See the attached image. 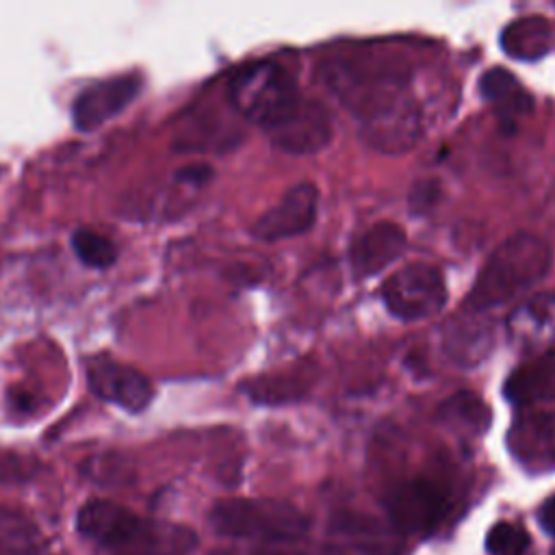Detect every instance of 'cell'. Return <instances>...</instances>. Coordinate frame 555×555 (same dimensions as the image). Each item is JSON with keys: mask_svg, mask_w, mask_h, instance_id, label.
Returning <instances> with one entry per match:
<instances>
[{"mask_svg": "<svg viewBox=\"0 0 555 555\" xmlns=\"http://www.w3.org/2000/svg\"><path fill=\"white\" fill-rule=\"evenodd\" d=\"M321 78L360 121L364 141L384 154H403L421 137V111L412 98L410 69L397 56L362 52L334 56Z\"/></svg>", "mask_w": 555, "mask_h": 555, "instance_id": "cell-1", "label": "cell"}, {"mask_svg": "<svg viewBox=\"0 0 555 555\" xmlns=\"http://www.w3.org/2000/svg\"><path fill=\"white\" fill-rule=\"evenodd\" d=\"M78 531L108 555H186L197 535L191 527L137 516L113 501H89L76 518Z\"/></svg>", "mask_w": 555, "mask_h": 555, "instance_id": "cell-2", "label": "cell"}, {"mask_svg": "<svg viewBox=\"0 0 555 555\" xmlns=\"http://www.w3.org/2000/svg\"><path fill=\"white\" fill-rule=\"evenodd\" d=\"M551 258L544 238L531 232L512 234L483 262L464 299V310L486 312L525 295L546 278Z\"/></svg>", "mask_w": 555, "mask_h": 555, "instance_id": "cell-3", "label": "cell"}, {"mask_svg": "<svg viewBox=\"0 0 555 555\" xmlns=\"http://www.w3.org/2000/svg\"><path fill=\"white\" fill-rule=\"evenodd\" d=\"M210 525L221 535L271 544L304 538L310 518L282 499H223L212 507Z\"/></svg>", "mask_w": 555, "mask_h": 555, "instance_id": "cell-4", "label": "cell"}, {"mask_svg": "<svg viewBox=\"0 0 555 555\" xmlns=\"http://www.w3.org/2000/svg\"><path fill=\"white\" fill-rule=\"evenodd\" d=\"M228 98L247 121L267 132L291 117L304 100L295 78L273 61H258L236 72Z\"/></svg>", "mask_w": 555, "mask_h": 555, "instance_id": "cell-5", "label": "cell"}, {"mask_svg": "<svg viewBox=\"0 0 555 555\" xmlns=\"http://www.w3.org/2000/svg\"><path fill=\"white\" fill-rule=\"evenodd\" d=\"M379 297L392 317L401 321H421L444 308V275L434 264L410 262L384 280Z\"/></svg>", "mask_w": 555, "mask_h": 555, "instance_id": "cell-6", "label": "cell"}, {"mask_svg": "<svg viewBox=\"0 0 555 555\" xmlns=\"http://www.w3.org/2000/svg\"><path fill=\"white\" fill-rule=\"evenodd\" d=\"M386 514L397 533H429L449 512V490L429 477H414L395 486L386 499Z\"/></svg>", "mask_w": 555, "mask_h": 555, "instance_id": "cell-7", "label": "cell"}, {"mask_svg": "<svg viewBox=\"0 0 555 555\" xmlns=\"http://www.w3.org/2000/svg\"><path fill=\"white\" fill-rule=\"evenodd\" d=\"M319 191L312 182H299L291 186L278 204L267 208L249 228L251 236L264 243L299 236L308 232L317 221Z\"/></svg>", "mask_w": 555, "mask_h": 555, "instance_id": "cell-8", "label": "cell"}, {"mask_svg": "<svg viewBox=\"0 0 555 555\" xmlns=\"http://www.w3.org/2000/svg\"><path fill=\"white\" fill-rule=\"evenodd\" d=\"M87 379L100 399L128 412L145 410L154 397V386L141 371L106 356H95L87 362Z\"/></svg>", "mask_w": 555, "mask_h": 555, "instance_id": "cell-9", "label": "cell"}, {"mask_svg": "<svg viewBox=\"0 0 555 555\" xmlns=\"http://www.w3.org/2000/svg\"><path fill=\"white\" fill-rule=\"evenodd\" d=\"M512 457L531 473L555 470V412L531 410L507 429Z\"/></svg>", "mask_w": 555, "mask_h": 555, "instance_id": "cell-10", "label": "cell"}, {"mask_svg": "<svg viewBox=\"0 0 555 555\" xmlns=\"http://www.w3.org/2000/svg\"><path fill=\"white\" fill-rule=\"evenodd\" d=\"M141 89L139 74H121L95 82L80 91L72 106V119L78 130H95L121 108H126Z\"/></svg>", "mask_w": 555, "mask_h": 555, "instance_id": "cell-11", "label": "cell"}, {"mask_svg": "<svg viewBox=\"0 0 555 555\" xmlns=\"http://www.w3.org/2000/svg\"><path fill=\"white\" fill-rule=\"evenodd\" d=\"M273 145L282 152L306 156L323 150L332 139V119L317 100H301L291 117L269 130Z\"/></svg>", "mask_w": 555, "mask_h": 555, "instance_id": "cell-12", "label": "cell"}, {"mask_svg": "<svg viewBox=\"0 0 555 555\" xmlns=\"http://www.w3.org/2000/svg\"><path fill=\"white\" fill-rule=\"evenodd\" d=\"M408 245V236L399 223L379 221L358 234L349 247V264L356 280L382 273L390 267Z\"/></svg>", "mask_w": 555, "mask_h": 555, "instance_id": "cell-13", "label": "cell"}, {"mask_svg": "<svg viewBox=\"0 0 555 555\" xmlns=\"http://www.w3.org/2000/svg\"><path fill=\"white\" fill-rule=\"evenodd\" d=\"M319 369L312 362H295L273 373H264L247 379L241 390L256 403L284 405L301 401L317 384Z\"/></svg>", "mask_w": 555, "mask_h": 555, "instance_id": "cell-14", "label": "cell"}, {"mask_svg": "<svg viewBox=\"0 0 555 555\" xmlns=\"http://www.w3.org/2000/svg\"><path fill=\"white\" fill-rule=\"evenodd\" d=\"M442 349L457 366L479 364L492 349V323L483 312L464 310L442 332Z\"/></svg>", "mask_w": 555, "mask_h": 555, "instance_id": "cell-15", "label": "cell"}, {"mask_svg": "<svg viewBox=\"0 0 555 555\" xmlns=\"http://www.w3.org/2000/svg\"><path fill=\"white\" fill-rule=\"evenodd\" d=\"M503 395L516 405L555 401V351L544 353L509 373Z\"/></svg>", "mask_w": 555, "mask_h": 555, "instance_id": "cell-16", "label": "cell"}, {"mask_svg": "<svg viewBox=\"0 0 555 555\" xmlns=\"http://www.w3.org/2000/svg\"><path fill=\"white\" fill-rule=\"evenodd\" d=\"M479 91L494 106L501 124L507 128L533 108V98L505 67H490L483 72L479 78Z\"/></svg>", "mask_w": 555, "mask_h": 555, "instance_id": "cell-17", "label": "cell"}, {"mask_svg": "<svg viewBox=\"0 0 555 555\" xmlns=\"http://www.w3.org/2000/svg\"><path fill=\"white\" fill-rule=\"evenodd\" d=\"M503 50L518 61H533L551 52L555 46V30L542 15L520 17L501 33Z\"/></svg>", "mask_w": 555, "mask_h": 555, "instance_id": "cell-18", "label": "cell"}, {"mask_svg": "<svg viewBox=\"0 0 555 555\" xmlns=\"http://www.w3.org/2000/svg\"><path fill=\"white\" fill-rule=\"evenodd\" d=\"M0 555H56L37 525L11 507L0 505Z\"/></svg>", "mask_w": 555, "mask_h": 555, "instance_id": "cell-19", "label": "cell"}, {"mask_svg": "<svg viewBox=\"0 0 555 555\" xmlns=\"http://www.w3.org/2000/svg\"><path fill=\"white\" fill-rule=\"evenodd\" d=\"M514 330L529 345H548L555 349V293H542L518 308Z\"/></svg>", "mask_w": 555, "mask_h": 555, "instance_id": "cell-20", "label": "cell"}, {"mask_svg": "<svg viewBox=\"0 0 555 555\" xmlns=\"http://www.w3.org/2000/svg\"><path fill=\"white\" fill-rule=\"evenodd\" d=\"M438 416L449 427L473 431V434L486 431L488 425H490V410H488L486 401L479 395L470 392V390L453 392L438 408Z\"/></svg>", "mask_w": 555, "mask_h": 555, "instance_id": "cell-21", "label": "cell"}, {"mask_svg": "<svg viewBox=\"0 0 555 555\" xmlns=\"http://www.w3.org/2000/svg\"><path fill=\"white\" fill-rule=\"evenodd\" d=\"M72 247L76 251V256L80 258V262H85L87 267L93 269H106L115 262L117 258V247L111 238H106L100 232L80 228L72 234Z\"/></svg>", "mask_w": 555, "mask_h": 555, "instance_id": "cell-22", "label": "cell"}, {"mask_svg": "<svg viewBox=\"0 0 555 555\" xmlns=\"http://www.w3.org/2000/svg\"><path fill=\"white\" fill-rule=\"evenodd\" d=\"M529 533L507 520L492 525L486 535V548L492 555H525L529 551Z\"/></svg>", "mask_w": 555, "mask_h": 555, "instance_id": "cell-23", "label": "cell"}, {"mask_svg": "<svg viewBox=\"0 0 555 555\" xmlns=\"http://www.w3.org/2000/svg\"><path fill=\"white\" fill-rule=\"evenodd\" d=\"M297 542V540H295ZM295 542H271L260 544L247 555H338L332 548H319V546H299Z\"/></svg>", "mask_w": 555, "mask_h": 555, "instance_id": "cell-24", "label": "cell"}, {"mask_svg": "<svg viewBox=\"0 0 555 555\" xmlns=\"http://www.w3.org/2000/svg\"><path fill=\"white\" fill-rule=\"evenodd\" d=\"M440 197V184L431 178L418 180L410 189V206L414 212H427Z\"/></svg>", "mask_w": 555, "mask_h": 555, "instance_id": "cell-25", "label": "cell"}, {"mask_svg": "<svg viewBox=\"0 0 555 555\" xmlns=\"http://www.w3.org/2000/svg\"><path fill=\"white\" fill-rule=\"evenodd\" d=\"M35 466L15 455H0V481H24L33 475Z\"/></svg>", "mask_w": 555, "mask_h": 555, "instance_id": "cell-26", "label": "cell"}, {"mask_svg": "<svg viewBox=\"0 0 555 555\" xmlns=\"http://www.w3.org/2000/svg\"><path fill=\"white\" fill-rule=\"evenodd\" d=\"M371 527H364V525H356L353 520L349 522V525H345L343 527V531H347V533H364V535H371V531H369ZM388 544H392V540H388V538H384V533L379 531V533H373V538H366V542H364V548L369 551V553H375V548H392V546H388Z\"/></svg>", "mask_w": 555, "mask_h": 555, "instance_id": "cell-27", "label": "cell"}, {"mask_svg": "<svg viewBox=\"0 0 555 555\" xmlns=\"http://www.w3.org/2000/svg\"><path fill=\"white\" fill-rule=\"evenodd\" d=\"M538 520H540V525H542L544 531H548V533L555 535V494H553L551 499H546V501L540 505Z\"/></svg>", "mask_w": 555, "mask_h": 555, "instance_id": "cell-28", "label": "cell"}, {"mask_svg": "<svg viewBox=\"0 0 555 555\" xmlns=\"http://www.w3.org/2000/svg\"><path fill=\"white\" fill-rule=\"evenodd\" d=\"M551 555H555V548H553V551H551Z\"/></svg>", "mask_w": 555, "mask_h": 555, "instance_id": "cell-29", "label": "cell"}]
</instances>
